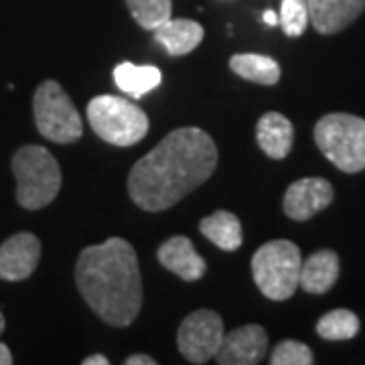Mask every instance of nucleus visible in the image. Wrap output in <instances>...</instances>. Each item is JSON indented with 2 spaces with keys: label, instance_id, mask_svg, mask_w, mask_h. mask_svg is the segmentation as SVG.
<instances>
[{
  "label": "nucleus",
  "instance_id": "obj_1",
  "mask_svg": "<svg viewBox=\"0 0 365 365\" xmlns=\"http://www.w3.org/2000/svg\"><path fill=\"white\" fill-rule=\"evenodd\" d=\"M215 167L217 146L207 132L177 128L134 163L128 193L144 211H165L207 181Z\"/></svg>",
  "mask_w": 365,
  "mask_h": 365
},
{
  "label": "nucleus",
  "instance_id": "obj_2",
  "mask_svg": "<svg viewBox=\"0 0 365 365\" xmlns=\"http://www.w3.org/2000/svg\"><path fill=\"white\" fill-rule=\"evenodd\" d=\"M83 300L108 325L128 327L143 309V278L136 252L122 237L86 248L76 266Z\"/></svg>",
  "mask_w": 365,
  "mask_h": 365
},
{
  "label": "nucleus",
  "instance_id": "obj_3",
  "mask_svg": "<svg viewBox=\"0 0 365 365\" xmlns=\"http://www.w3.org/2000/svg\"><path fill=\"white\" fill-rule=\"evenodd\" d=\"M16 201L29 211L47 207L61 189V169L51 153L37 144H26L13 157Z\"/></svg>",
  "mask_w": 365,
  "mask_h": 365
},
{
  "label": "nucleus",
  "instance_id": "obj_4",
  "mask_svg": "<svg viewBox=\"0 0 365 365\" xmlns=\"http://www.w3.org/2000/svg\"><path fill=\"white\" fill-rule=\"evenodd\" d=\"M314 143L329 163L343 173L365 169V120L345 112L323 116L314 126Z\"/></svg>",
  "mask_w": 365,
  "mask_h": 365
},
{
  "label": "nucleus",
  "instance_id": "obj_5",
  "mask_svg": "<svg viewBox=\"0 0 365 365\" xmlns=\"http://www.w3.org/2000/svg\"><path fill=\"white\" fill-rule=\"evenodd\" d=\"M300 250L290 240H272L252 258L256 284L270 300H288L299 288Z\"/></svg>",
  "mask_w": 365,
  "mask_h": 365
},
{
  "label": "nucleus",
  "instance_id": "obj_6",
  "mask_svg": "<svg viewBox=\"0 0 365 365\" xmlns=\"http://www.w3.org/2000/svg\"><path fill=\"white\" fill-rule=\"evenodd\" d=\"M88 122L102 140L114 146H132L148 132V118L143 110L118 96H96L88 104Z\"/></svg>",
  "mask_w": 365,
  "mask_h": 365
},
{
  "label": "nucleus",
  "instance_id": "obj_7",
  "mask_svg": "<svg viewBox=\"0 0 365 365\" xmlns=\"http://www.w3.org/2000/svg\"><path fill=\"white\" fill-rule=\"evenodd\" d=\"M35 124L41 136L57 144L76 143L83 134V122L78 108L69 100L63 88L47 79L43 81L33 98Z\"/></svg>",
  "mask_w": 365,
  "mask_h": 365
},
{
  "label": "nucleus",
  "instance_id": "obj_8",
  "mask_svg": "<svg viewBox=\"0 0 365 365\" xmlns=\"http://www.w3.org/2000/svg\"><path fill=\"white\" fill-rule=\"evenodd\" d=\"M223 339L222 317L207 309L191 313L179 327L177 345L181 355L191 364H207L215 357Z\"/></svg>",
  "mask_w": 365,
  "mask_h": 365
},
{
  "label": "nucleus",
  "instance_id": "obj_9",
  "mask_svg": "<svg viewBox=\"0 0 365 365\" xmlns=\"http://www.w3.org/2000/svg\"><path fill=\"white\" fill-rule=\"evenodd\" d=\"M333 185L321 177H304L294 181L284 193L282 207L290 220L307 222L333 203Z\"/></svg>",
  "mask_w": 365,
  "mask_h": 365
},
{
  "label": "nucleus",
  "instance_id": "obj_10",
  "mask_svg": "<svg viewBox=\"0 0 365 365\" xmlns=\"http://www.w3.org/2000/svg\"><path fill=\"white\" fill-rule=\"evenodd\" d=\"M268 349V335L260 325H244L232 333H223L222 345L215 353V361L222 365L260 364Z\"/></svg>",
  "mask_w": 365,
  "mask_h": 365
},
{
  "label": "nucleus",
  "instance_id": "obj_11",
  "mask_svg": "<svg viewBox=\"0 0 365 365\" xmlns=\"http://www.w3.org/2000/svg\"><path fill=\"white\" fill-rule=\"evenodd\" d=\"M41 258V242L37 235L21 232L11 235L0 246V278L9 282L26 280L35 272Z\"/></svg>",
  "mask_w": 365,
  "mask_h": 365
},
{
  "label": "nucleus",
  "instance_id": "obj_12",
  "mask_svg": "<svg viewBox=\"0 0 365 365\" xmlns=\"http://www.w3.org/2000/svg\"><path fill=\"white\" fill-rule=\"evenodd\" d=\"M309 21L321 35H335L364 13L365 0H307Z\"/></svg>",
  "mask_w": 365,
  "mask_h": 365
},
{
  "label": "nucleus",
  "instance_id": "obj_13",
  "mask_svg": "<svg viewBox=\"0 0 365 365\" xmlns=\"http://www.w3.org/2000/svg\"><path fill=\"white\" fill-rule=\"evenodd\" d=\"M158 262L167 270L177 274L182 280H189V282L199 280L207 270L205 260L197 254L191 240L185 235H175V237L167 240L158 248Z\"/></svg>",
  "mask_w": 365,
  "mask_h": 365
},
{
  "label": "nucleus",
  "instance_id": "obj_14",
  "mask_svg": "<svg viewBox=\"0 0 365 365\" xmlns=\"http://www.w3.org/2000/svg\"><path fill=\"white\" fill-rule=\"evenodd\" d=\"M339 278V256L333 250H319L300 266L299 287L309 294H325Z\"/></svg>",
  "mask_w": 365,
  "mask_h": 365
},
{
  "label": "nucleus",
  "instance_id": "obj_15",
  "mask_svg": "<svg viewBox=\"0 0 365 365\" xmlns=\"http://www.w3.org/2000/svg\"><path fill=\"white\" fill-rule=\"evenodd\" d=\"M256 138H258V144L266 157L282 160L288 157V153L292 148V140H294L292 122L284 114L268 112L258 120Z\"/></svg>",
  "mask_w": 365,
  "mask_h": 365
},
{
  "label": "nucleus",
  "instance_id": "obj_16",
  "mask_svg": "<svg viewBox=\"0 0 365 365\" xmlns=\"http://www.w3.org/2000/svg\"><path fill=\"white\" fill-rule=\"evenodd\" d=\"M203 26L189 19H169L155 29V41L163 45L169 55H187L203 41Z\"/></svg>",
  "mask_w": 365,
  "mask_h": 365
},
{
  "label": "nucleus",
  "instance_id": "obj_17",
  "mask_svg": "<svg viewBox=\"0 0 365 365\" xmlns=\"http://www.w3.org/2000/svg\"><path fill=\"white\" fill-rule=\"evenodd\" d=\"M199 230L211 244L225 252H234L242 246V223L232 211H215L203 217Z\"/></svg>",
  "mask_w": 365,
  "mask_h": 365
},
{
  "label": "nucleus",
  "instance_id": "obj_18",
  "mask_svg": "<svg viewBox=\"0 0 365 365\" xmlns=\"http://www.w3.org/2000/svg\"><path fill=\"white\" fill-rule=\"evenodd\" d=\"M114 79H116L118 90H122L132 98H140L157 88L163 81V73L155 66H134V63L124 61L114 69Z\"/></svg>",
  "mask_w": 365,
  "mask_h": 365
},
{
  "label": "nucleus",
  "instance_id": "obj_19",
  "mask_svg": "<svg viewBox=\"0 0 365 365\" xmlns=\"http://www.w3.org/2000/svg\"><path fill=\"white\" fill-rule=\"evenodd\" d=\"M230 67L240 78L262 83V86H274L280 79V66L268 55L237 53L230 59Z\"/></svg>",
  "mask_w": 365,
  "mask_h": 365
},
{
  "label": "nucleus",
  "instance_id": "obj_20",
  "mask_svg": "<svg viewBox=\"0 0 365 365\" xmlns=\"http://www.w3.org/2000/svg\"><path fill=\"white\" fill-rule=\"evenodd\" d=\"M317 333L327 341L353 339L359 333V319L347 309H335L319 319Z\"/></svg>",
  "mask_w": 365,
  "mask_h": 365
},
{
  "label": "nucleus",
  "instance_id": "obj_21",
  "mask_svg": "<svg viewBox=\"0 0 365 365\" xmlns=\"http://www.w3.org/2000/svg\"><path fill=\"white\" fill-rule=\"evenodd\" d=\"M130 14L138 25L146 31H155L170 19L173 4L170 0H126Z\"/></svg>",
  "mask_w": 365,
  "mask_h": 365
},
{
  "label": "nucleus",
  "instance_id": "obj_22",
  "mask_svg": "<svg viewBox=\"0 0 365 365\" xmlns=\"http://www.w3.org/2000/svg\"><path fill=\"white\" fill-rule=\"evenodd\" d=\"M309 6L307 0H282L280 4V16H278V25L282 26V31L288 37H300L307 25H309Z\"/></svg>",
  "mask_w": 365,
  "mask_h": 365
},
{
  "label": "nucleus",
  "instance_id": "obj_23",
  "mask_svg": "<svg viewBox=\"0 0 365 365\" xmlns=\"http://www.w3.org/2000/svg\"><path fill=\"white\" fill-rule=\"evenodd\" d=\"M272 365H313L314 355L311 347H307L304 343L294 339H287L278 343L274 347L272 357H270Z\"/></svg>",
  "mask_w": 365,
  "mask_h": 365
},
{
  "label": "nucleus",
  "instance_id": "obj_24",
  "mask_svg": "<svg viewBox=\"0 0 365 365\" xmlns=\"http://www.w3.org/2000/svg\"><path fill=\"white\" fill-rule=\"evenodd\" d=\"M126 365H157V361L150 355H130L126 361Z\"/></svg>",
  "mask_w": 365,
  "mask_h": 365
},
{
  "label": "nucleus",
  "instance_id": "obj_25",
  "mask_svg": "<svg viewBox=\"0 0 365 365\" xmlns=\"http://www.w3.org/2000/svg\"><path fill=\"white\" fill-rule=\"evenodd\" d=\"M11 364H13V353H11V349H9L4 343H0V365Z\"/></svg>",
  "mask_w": 365,
  "mask_h": 365
},
{
  "label": "nucleus",
  "instance_id": "obj_26",
  "mask_svg": "<svg viewBox=\"0 0 365 365\" xmlns=\"http://www.w3.org/2000/svg\"><path fill=\"white\" fill-rule=\"evenodd\" d=\"M110 361H108V357H104V355H91V357H86L83 359V365H108Z\"/></svg>",
  "mask_w": 365,
  "mask_h": 365
},
{
  "label": "nucleus",
  "instance_id": "obj_27",
  "mask_svg": "<svg viewBox=\"0 0 365 365\" xmlns=\"http://www.w3.org/2000/svg\"><path fill=\"white\" fill-rule=\"evenodd\" d=\"M262 19H264V23L270 26L278 25V14L274 13V11H266V13L262 14Z\"/></svg>",
  "mask_w": 365,
  "mask_h": 365
},
{
  "label": "nucleus",
  "instance_id": "obj_28",
  "mask_svg": "<svg viewBox=\"0 0 365 365\" xmlns=\"http://www.w3.org/2000/svg\"><path fill=\"white\" fill-rule=\"evenodd\" d=\"M4 325H6V323H4V314L0 313V335H2V331H4Z\"/></svg>",
  "mask_w": 365,
  "mask_h": 365
}]
</instances>
